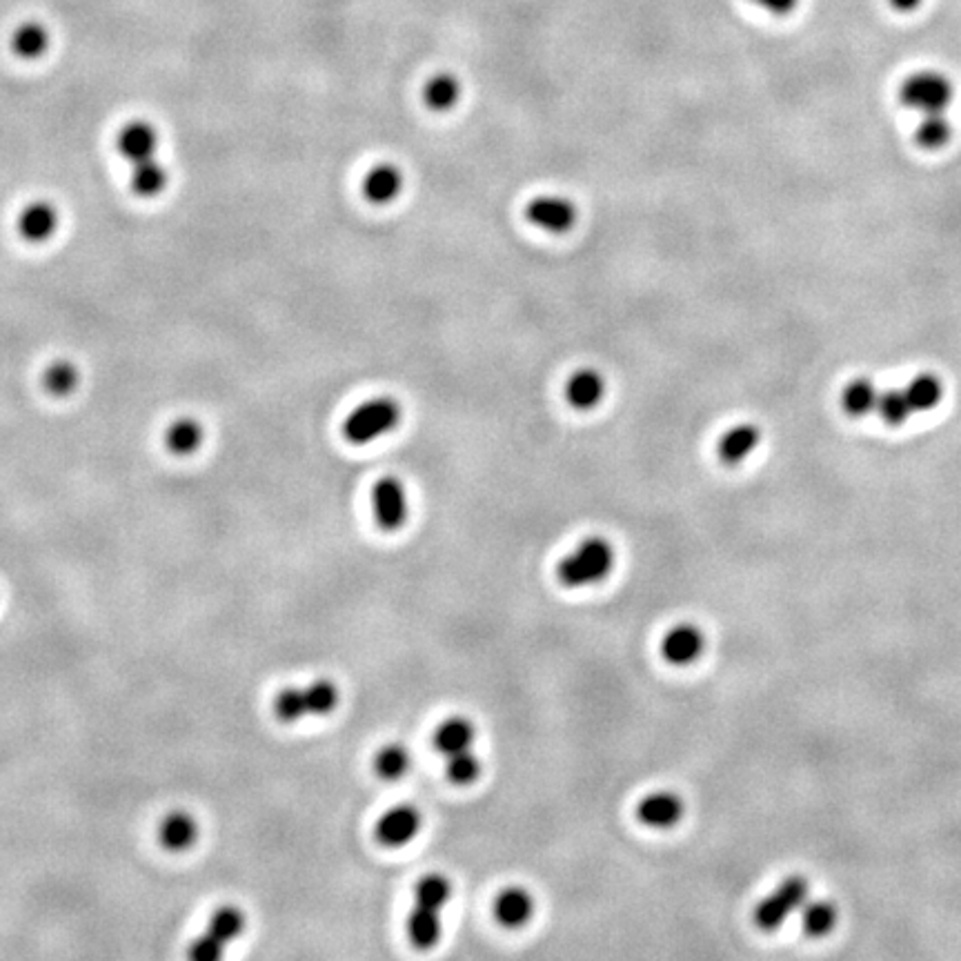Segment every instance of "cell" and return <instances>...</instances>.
Instances as JSON below:
<instances>
[{
	"label": "cell",
	"mask_w": 961,
	"mask_h": 961,
	"mask_svg": "<svg viewBox=\"0 0 961 961\" xmlns=\"http://www.w3.org/2000/svg\"><path fill=\"white\" fill-rule=\"evenodd\" d=\"M614 568V548L608 539L590 537L563 557L557 577L566 588L594 586L608 577Z\"/></svg>",
	"instance_id": "1"
},
{
	"label": "cell",
	"mask_w": 961,
	"mask_h": 961,
	"mask_svg": "<svg viewBox=\"0 0 961 961\" xmlns=\"http://www.w3.org/2000/svg\"><path fill=\"white\" fill-rule=\"evenodd\" d=\"M341 690L330 679H319L305 688H287L274 701V715L285 723L303 717H323L339 706Z\"/></svg>",
	"instance_id": "2"
},
{
	"label": "cell",
	"mask_w": 961,
	"mask_h": 961,
	"mask_svg": "<svg viewBox=\"0 0 961 961\" xmlns=\"http://www.w3.org/2000/svg\"><path fill=\"white\" fill-rule=\"evenodd\" d=\"M401 421V405L388 396L370 399L350 412L343 423V437L354 445H365L390 434Z\"/></svg>",
	"instance_id": "3"
},
{
	"label": "cell",
	"mask_w": 961,
	"mask_h": 961,
	"mask_svg": "<svg viewBox=\"0 0 961 961\" xmlns=\"http://www.w3.org/2000/svg\"><path fill=\"white\" fill-rule=\"evenodd\" d=\"M955 96V87L950 78L935 69H924V72L910 74L899 87L901 103L910 110H917L921 114H935L946 112Z\"/></svg>",
	"instance_id": "4"
},
{
	"label": "cell",
	"mask_w": 961,
	"mask_h": 961,
	"mask_svg": "<svg viewBox=\"0 0 961 961\" xmlns=\"http://www.w3.org/2000/svg\"><path fill=\"white\" fill-rule=\"evenodd\" d=\"M808 879L806 877H788L786 881L772 890L768 897H764L755 908V924L764 933H775L777 928L784 926V921L792 917V913H797L806 906L808 901Z\"/></svg>",
	"instance_id": "5"
},
{
	"label": "cell",
	"mask_w": 961,
	"mask_h": 961,
	"mask_svg": "<svg viewBox=\"0 0 961 961\" xmlns=\"http://www.w3.org/2000/svg\"><path fill=\"white\" fill-rule=\"evenodd\" d=\"M577 205L570 198L543 194L525 205V219L548 234H566L577 223Z\"/></svg>",
	"instance_id": "6"
},
{
	"label": "cell",
	"mask_w": 961,
	"mask_h": 961,
	"mask_svg": "<svg viewBox=\"0 0 961 961\" xmlns=\"http://www.w3.org/2000/svg\"><path fill=\"white\" fill-rule=\"evenodd\" d=\"M372 510L381 530L394 532L408 521V494L396 477H383L372 488Z\"/></svg>",
	"instance_id": "7"
},
{
	"label": "cell",
	"mask_w": 961,
	"mask_h": 961,
	"mask_svg": "<svg viewBox=\"0 0 961 961\" xmlns=\"http://www.w3.org/2000/svg\"><path fill=\"white\" fill-rule=\"evenodd\" d=\"M421 812L414 806H396L385 812L376 824V839L388 848H401L419 835Z\"/></svg>",
	"instance_id": "8"
},
{
	"label": "cell",
	"mask_w": 961,
	"mask_h": 961,
	"mask_svg": "<svg viewBox=\"0 0 961 961\" xmlns=\"http://www.w3.org/2000/svg\"><path fill=\"white\" fill-rule=\"evenodd\" d=\"M703 648H706V637L692 623H679L668 630L661 641V655L672 666H690L701 657Z\"/></svg>",
	"instance_id": "9"
},
{
	"label": "cell",
	"mask_w": 961,
	"mask_h": 961,
	"mask_svg": "<svg viewBox=\"0 0 961 961\" xmlns=\"http://www.w3.org/2000/svg\"><path fill=\"white\" fill-rule=\"evenodd\" d=\"M683 801L675 792L657 790L643 797L637 804V819L643 826L666 830L677 826L683 817Z\"/></svg>",
	"instance_id": "10"
},
{
	"label": "cell",
	"mask_w": 961,
	"mask_h": 961,
	"mask_svg": "<svg viewBox=\"0 0 961 961\" xmlns=\"http://www.w3.org/2000/svg\"><path fill=\"white\" fill-rule=\"evenodd\" d=\"M606 379L594 368H581L570 374L566 381V401L579 412H590L606 399Z\"/></svg>",
	"instance_id": "11"
},
{
	"label": "cell",
	"mask_w": 961,
	"mask_h": 961,
	"mask_svg": "<svg viewBox=\"0 0 961 961\" xmlns=\"http://www.w3.org/2000/svg\"><path fill=\"white\" fill-rule=\"evenodd\" d=\"M761 441V430L755 423H737L721 434L717 443V454L723 465H735L746 461L752 452L757 450Z\"/></svg>",
	"instance_id": "12"
},
{
	"label": "cell",
	"mask_w": 961,
	"mask_h": 961,
	"mask_svg": "<svg viewBox=\"0 0 961 961\" xmlns=\"http://www.w3.org/2000/svg\"><path fill=\"white\" fill-rule=\"evenodd\" d=\"M116 147L125 161L141 163L156 158V147H158V134L150 123L145 121H132L123 125V130L118 132Z\"/></svg>",
	"instance_id": "13"
},
{
	"label": "cell",
	"mask_w": 961,
	"mask_h": 961,
	"mask_svg": "<svg viewBox=\"0 0 961 961\" xmlns=\"http://www.w3.org/2000/svg\"><path fill=\"white\" fill-rule=\"evenodd\" d=\"M492 913L501 926L521 928L523 924H528L534 913V899L525 888L508 886L494 899Z\"/></svg>",
	"instance_id": "14"
},
{
	"label": "cell",
	"mask_w": 961,
	"mask_h": 961,
	"mask_svg": "<svg viewBox=\"0 0 961 961\" xmlns=\"http://www.w3.org/2000/svg\"><path fill=\"white\" fill-rule=\"evenodd\" d=\"M403 190V174L396 165L383 163L368 172L363 181V196L374 205H388L399 198Z\"/></svg>",
	"instance_id": "15"
},
{
	"label": "cell",
	"mask_w": 961,
	"mask_h": 961,
	"mask_svg": "<svg viewBox=\"0 0 961 961\" xmlns=\"http://www.w3.org/2000/svg\"><path fill=\"white\" fill-rule=\"evenodd\" d=\"M58 227V212L54 205H49L45 201H38L27 205L21 219H18V232L25 241L32 243H45L47 239H52Z\"/></svg>",
	"instance_id": "16"
},
{
	"label": "cell",
	"mask_w": 961,
	"mask_h": 961,
	"mask_svg": "<svg viewBox=\"0 0 961 961\" xmlns=\"http://www.w3.org/2000/svg\"><path fill=\"white\" fill-rule=\"evenodd\" d=\"M198 839V824L196 819L185 810H174L167 815L161 826H158V841H161L163 848L172 852H181L194 846V841Z\"/></svg>",
	"instance_id": "17"
},
{
	"label": "cell",
	"mask_w": 961,
	"mask_h": 961,
	"mask_svg": "<svg viewBox=\"0 0 961 961\" xmlns=\"http://www.w3.org/2000/svg\"><path fill=\"white\" fill-rule=\"evenodd\" d=\"M474 737H477V732H474L470 719L450 717L434 732V746H437L443 757H452L459 755V752L472 750Z\"/></svg>",
	"instance_id": "18"
},
{
	"label": "cell",
	"mask_w": 961,
	"mask_h": 961,
	"mask_svg": "<svg viewBox=\"0 0 961 961\" xmlns=\"http://www.w3.org/2000/svg\"><path fill=\"white\" fill-rule=\"evenodd\" d=\"M408 937L419 950H430L437 946L441 937V910L414 904L408 917Z\"/></svg>",
	"instance_id": "19"
},
{
	"label": "cell",
	"mask_w": 961,
	"mask_h": 961,
	"mask_svg": "<svg viewBox=\"0 0 961 961\" xmlns=\"http://www.w3.org/2000/svg\"><path fill=\"white\" fill-rule=\"evenodd\" d=\"M49 45H52V36H49L47 27L38 21L18 25L12 34V52L18 58H25V61H36V58L45 56Z\"/></svg>",
	"instance_id": "20"
},
{
	"label": "cell",
	"mask_w": 961,
	"mask_h": 961,
	"mask_svg": "<svg viewBox=\"0 0 961 961\" xmlns=\"http://www.w3.org/2000/svg\"><path fill=\"white\" fill-rule=\"evenodd\" d=\"M423 101L432 112H450L461 101V83L452 74L432 76L423 87Z\"/></svg>",
	"instance_id": "21"
},
{
	"label": "cell",
	"mask_w": 961,
	"mask_h": 961,
	"mask_svg": "<svg viewBox=\"0 0 961 961\" xmlns=\"http://www.w3.org/2000/svg\"><path fill=\"white\" fill-rule=\"evenodd\" d=\"M879 394L881 392L875 388V383L861 376V379H855L846 385L844 394H841V405H844L848 416L861 419V416H866L870 412H877Z\"/></svg>",
	"instance_id": "22"
},
{
	"label": "cell",
	"mask_w": 961,
	"mask_h": 961,
	"mask_svg": "<svg viewBox=\"0 0 961 961\" xmlns=\"http://www.w3.org/2000/svg\"><path fill=\"white\" fill-rule=\"evenodd\" d=\"M167 450L178 454V457H187V454H194L203 443V428L201 423L194 419H178L170 425V430L165 434Z\"/></svg>",
	"instance_id": "23"
},
{
	"label": "cell",
	"mask_w": 961,
	"mask_h": 961,
	"mask_svg": "<svg viewBox=\"0 0 961 961\" xmlns=\"http://www.w3.org/2000/svg\"><path fill=\"white\" fill-rule=\"evenodd\" d=\"M167 170L156 158L132 165V190L143 198H154L165 190Z\"/></svg>",
	"instance_id": "24"
},
{
	"label": "cell",
	"mask_w": 961,
	"mask_h": 961,
	"mask_svg": "<svg viewBox=\"0 0 961 961\" xmlns=\"http://www.w3.org/2000/svg\"><path fill=\"white\" fill-rule=\"evenodd\" d=\"M908 394V401L915 412H928L939 405L944 399V383L935 374H919L904 388Z\"/></svg>",
	"instance_id": "25"
},
{
	"label": "cell",
	"mask_w": 961,
	"mask_h": 961,
	"mask_svg": "<svg viewBox=\"0 0 961 961\" xmlns=\"http://www.w3.org/2000/svg\"><path fill=\"white\" fill-rule=\"evenodd\" d=\"M950 136H953V125H950L944 112H935V114H924V118H921V123L915 132V141L919 147H924V150L935 152V150H941L944 145H948Z\"/></svg>",
	"instance_id": "26"
},
{
	"label": "cell",
	"mask_w": 961,
	"mask_h": 961,
	"mask_svg": "<svg viewBox=\"0 0 961 961\" xmlns=\"http://www.w3.org/2000/svg\"><path fill=\"white\" fill-rule=\"evenodd\" d=\"M801 910H804V933L808 937H826L837 926V908L826 899L806 901V906Z\"/></svg>",
	"instance_id": "27"
},
{
	"label": "cell",
	"mask_w": 961,
	"mask_h": 961,
	"mask_svg": "<svg viewBox=\"0 0 961 961\" xmlns=\"http://www.w3.org/2000/svg\"><path fill=\"white\" fill-rule=\"evenodd\" d=\"M412 766L410 752L405 750L401 743H390V746H383L374 757V770L376 775L385 781H396L401 779L405 772Z\"/></svg>",
	"instance_id": "28"
},
{
	"label": "cell",
	"mask_w": 961,
	"mask_h": 961,
	"mask_svg": "<svg viewBox=\"0 0 961 961\" xmlns=\"http://www.w3.org/2000/svg\"><path fill=\"white\" fill-rule=\"evenodd\" d=\"M245 928V915L236 906H221L216 913L210 917V924H207V935H212L216 941H221L223 946L230 944L232 939L239 937Z\"/></svg>",
	"instance_id": "29"
},
{
	"label": "cell",
	"mask_w": 961,
	"mask_h": 961,
	"mask_svg": "<svg viewBox=\"0 0 961 961\" xmlns=\"http://www.w3.org/2000/svg\"><path fill=\"white\" fill-rule=\"evenodd\" d=\"M452 897V884L443 875L423 877L414 888V904L441 910Z\"/></svg>",
	"instance_id": "30"
},
{
	"label": "cell",
	"mask_w": 961,
	"mask_h": 961,
	"mask_svg": "<svg viewBox=\"0 0 961 961\" xmlns=\"http://www.w3.org/2000/svg\"><path fill=\"white\" fill-rule=\"evenodd\" d=\"M877 412L881 419H884V423L888 425H893V428H897V425L901 423H906L910 419V414H913V405H910L908 401V394L906 390H886V392H881L879 394V403H877Z\"/></svg>",
	"instance_id": "31"
},
{
	"label": "cell",
	"mask_w": 961,
	"mask_h": 961,
	"mask_svg": "<svg viewBox=\"0 0 961 961\" xmlns=\"http://www.w3.org/2000/svg\"><path fill=\"white\" fill-rule=\"evenodd\" d=\"M450 781L459 786H470L481 775V761L474 755V750L459 752V755L448 757V766H445Z\"/></svg>",
	"instance_id": "32"
},
{
	"label": "cell",
	"mask_w": 961,
	"mask_h": 961,
	"mask_svg": "<svg viewBox=\"0 0 961 961\" xmlns=\"http://www.w3.org/2000/svg\"><path fill=\"white\" fill-rule=\"evenodd\" d=\"M45 388L49 394L54 396H67L76 390L78 385V370L72 363L58 361L54 365H49L45 372Z\"/></svg>",
	"instance_id": "33"
},
{
	"label": "cell",
	"mask_w": 961,
	"mask_h": 961,
	"mask_svg": "<svg viewBox=\"0 0 961 961\" xmlns=\"http://www.w3.org/2000/svg\"><path fill=\"white\" fill-rule=\"evenodd\" d=\"M223 953H225V946L207 933H203L190 946V959L194 961H219Z\"/></svg>",
	"instance_id": "34"
},
{
	"label": "cell",
	"mask_w": 961,
	"mask_h": 961,
	"mask_svg": "<svg viewBox=\"0 0 961 961\" xmlns=\"http://www.w3.org/2000/svg\"><path fill=\"white\" fill-rule=\"evenodd\" d=\"M750 3L766 9L772 16H788L790 12H795L799 0H750Z\"/></svg>",
	"instance_id": "35"
},
{
	"label": "cell",
	"mask_w": 961,
	"mask_h": 961,
	"mask_svg": "<svg viewBox=\"0 0 961 961\" xmlns=\"http://www.w3.org/2000/svg\"><path fill=\"white\" fill-rule=\"evenodd\" d=\"M888 3L890 7L897 9V12H915L924 0H888Z\"/></svg>",
	"instance_id": "36"
}]
</instances>
